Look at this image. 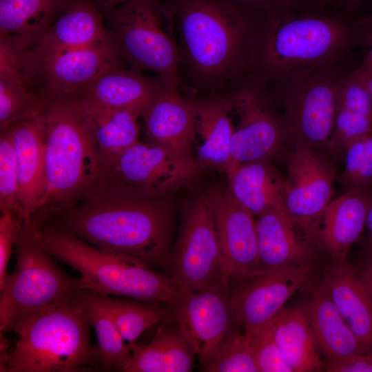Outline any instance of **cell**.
<instances>
[{
  "label": "cell",
  "instance_id": "6da1fadb",
  "mask_svg": "<svg viewBox=\"0 0 372 372\" xmlns=\"http://www.w3.org/2000/svg\"><path fill=\"white\" fill-rule=\"evenodd\" d=\"M342 0H289L256 10L247 74L266 85L340 63L363 21Z\"/></svg>",
  "mask_w": 372,
  "mask_h": 372
},
{
  "label": "cell",
  "instance_id": "7a4b0ae2",
  "mask_svg": "<svg viewBox=\"0 0 372 372\" xmlns=\"http://www.w3.org/2000/svg\"><path fill=\"white\" fill-rule=\"evenodd\" d=\"M47 223L103 250L146 264L169 260L170 208L163 198H149L108 169L69 207Z\"/></svg>",
  "mask_w": 372,
  "mask_h": 372
},
{
  "label": "cell",
  "instance_id": "3957f363",
  "mask_svg": "<svg viewBox=\"0 0 372 372\" xmlns=\"http://www.w3.org/2000/svg\"><path fill=\"white\" fill-rule=\"evenodd\" d=\"M178 54L180 92L222 98L246 73L255 12L227 0H163Z\"/></svg>",
  "mask_w": 372,
  "mask_h": 372
},
{
  "label": "cell",
  "instance_id": "277c9868",
  "mask_svg": "<svg viewBox=\"0 0 372 372\" xmlns=\"http://www.w3.org/2000/svg\"><path fill=\"white\" fill-rule=\"evenodd\" d=\"M90 291L55 304L22 322L9 352L1 342V371L76 372L101 367L89 337L85 305Z\"/></svg>",
  "mask_w": 372,
  "mask_h": 372
},
{
  "label": "cell",
  "instance_id": "5b68a950",
  "mask_svg": "<svg viewBox=\"0 0 372 372\" xmlns=\"http://www.w3.org/2000/svg\"><path fill=\"white\" fill-rule=\"evenodd\" d=\"M25 228L54 258L79 273L81 290L165 304L181 292L172 276L136 258L103 250L47 223Z\"/></svg>",
  "mask_w": 372,
  "mask_h": 372
},
{
  "label": "cell",
  "instance_id": "8992f818",
  "mask_svg": "<svg viewBox=\"0 0 372 372\" xmlns=\"http://www.w3.org/2000/svg\"><path fill=\"white\" fill-rule=\"evenodd\" d=\"M43 120L46 188L27 225L71 206L109 169L70 99L45 102Z\"/></svg>",
  "mask_w": 372,
  "mask_h": 372
},
{
  "label": "cell",
  "instance_id": "52a82bcc",
  "mask_svg": "<svg viewBox=\"0 0 372 372\" xmlns=\"http://www.w3.org/2000/svg\"><path fill=\"white\" fill-rule=\"evenodd\" d=\"M96 2L120 63L154 72L167 90L180 92L178 54L161 0Z\"/></svg>",
  "mask_w": 372,
  "mask_h": 372
},
{
  "label": "cell",
  "instance_id": "ba28073f",
  "mask_svg": "<svg viewBox=\"0 0 372 372\" xmlns=\"http://www.w3.org/2000/svg\"><path fill=\"white\" fill-rule=\"evenodd\" d=\"M15 247V269L0 288L1 335L14 331L28 318L82 291L77 279L65 273L21 224Z\"/></svg>",
  "mask_w": 372,
  "mask_h": 372
},
{
  "label": "cell",
  "instance_id": "9c48e42d",
  "mask_svg": "<svg viewBox=\"0 0 372 372\" xmlns=\"http://www.w3.org/2000/svg\"><path fill=\"white\" fill-rule=\"evenodd\" d=\"M342 62L308 75L266 85L281 107L287 137L311 148L330 140L334 128L338 92L348 73Z\"/></svg>",
  "mask_w": 372,
  "mask_h": 372
},
{
  "label": "cell",
  "instance_id": "30bf717a",
  "mask_svg": "<svg viewBox=\"0 0 372 372\" xmlns=\"http://www.w3.org/2000/svg\"><path fill=\"white\" fill-rule=\"evenodd\" d=\"M221 99L238 117L231 141L232 161L227 174L240 164L265 160L287 138L271 92L256 78L242 75Z\"/></svg>",
  "mask_w": 372,
  "mask_h": 372
},
{
  "label": "cell",
  "instance_id": "8fae6325",
  "mask_svg": "<svg viewBox=\"0 0 372 372\" xmlns=\"http://www.w3.org/2000/svg\"><path fill=\"white\" fill-rule=\"evenodd\" d=\"M169 260L170 276L181 291H229L230 279L207 195L187 209L175 250Z\"/></svg>",
  "mask_w": 372,
  "mask_h": 372
},
{
  "label": "cell",
  "instance_id": "7c38bea8",
  "mask_svg": "<svg viewBox=\"0 0 372 372\" xmlns=\"http://www.w3.org/2000/svg\"><path fill=\"white\" fill-rule=\"evenodd\" d=\"M17 57L29 87L45 102L71 99L107 67L121 65L111 50L99 46Z\"/></svg>",
  "mask_w": 372,
  "mask_h": 372
},
{
  "label": "cell",
  "instance_id": "4fadbf2b",
  "mask_svg": "<svg viewBox=\"0 0 372 372\" xmlns=\"http://www.w3.org/2000/svg\"><path fill=\"white\" fill-rule=\"evenodd\" d=\"M309 263L259 269L231 284L228 302L236 326L247 331L273 319L305 282Z\"/></svg>",
  "mask_w": 372,
  "mask_h": 372
},
{
  "label": "cell",
  "instance_id": "5bb4252c",
  "mask_svg": "<svg viewBox=\"0 0 372 372\" xmlns=\"http://www.w3.org/2000/svg\"><path fill=\"white\" fill-rule=\"evenodd\" d=\"M110 169L143 195L157 199L191 183L198 174L199 165L193 155L138 141Z\"/></svg>",
  "mask_w": 372,
  "mask_h": 372
},
{
  "label": "cell",
  "instance_id": "9a60e30c",
  "mask_svg": "<svg viewBox=\"0 0 372 372\" xmlns=\"http://www.w3.org/2000/svg\"><path fill=\"white\" fill-rule=\"evenodd\" d=\"M224 289L181 291L166 304L172 322L196 352L200 364L206 362L235 326Z\"/></svg>",
  "mask_w": 372,
  "mask_h": 372
},
{
  "label": "cell",
  "instance_id": "2e32d148",
  "mask_svg": "<svg viewBox=\"0 0 372 372\" xmlns=\"http://www.w3.org/2000/svg\"><path fill=\"white\" fill-rule=\"evenodd\" d=\"M287 167L283 205L309 236L331 201L334 172L313 148L304 145H296L289 155Z\"/></svg>",
  "mask_w": 372,
  "mask_h": 372
},
{
  "label": "cell",
  "instance_id": "e0dca14e",
  "mask_svg": "<svg viewBox=\"0 0 372 372\" xmlns=\"http://www.w3.org/2000/svg\"><path fill=\"white\" fill-rule=\"evenodd\" d=\"M207 196L231 285L258 270L256 221L229 190Z\"/></svg>",
  "mask_w": 372,
  "mask_h": 372
},
{
  "label": "cell",
  "instance_id": "ac0fdd59",
  "mask_svg": "<svg viewBox=\"0 0 372 372\" xmlns=\"http://www.w3.org/2000/svg\"><path fill=\"white\" fill-rule=\"evenodd\" d=\"M44 109L8 129L19 172L17 219L23 225L29 223L46 188Z\"/></svg>",
  "mask_w": 372,
  "mask_h": 372
},
{
  "label": "cell",
  "instance_id": "d6986e66",
  "mask_svg": "<svg viewBox=\"0 0 372 372\" xmlns=\"http://www.w3.org/2000/svg\"><path fill=\"white\" fill-rule=\"evenodd\" d=\"M93 46L108 48L116 54L96 2L94 0H69L39 43L24 52L33 56H42L60 51Z\"/></svg>",
  "mask_w": 372,
  "mask_h": 372
},
{
  "label": "cell",
  "instance_id": "ffe728a7",
  "mask_svg": "<svg viewBox=\"0 0 372 372\" xmlns=\"http://www.w3.org/2000/svg\"><path fill=\"white\" fill-rule=\"evenodd\" d=\"M147 141L192 155L196 139V102L180 92L165 90L142 115Z\"/></svg>",
  "mask_w": 372,
  "mask_h": 372
},
{
  "label": "cell",
  "instance_id": "44dd1931",
  "mask_svg": "<svg viewBox=\"0 0 372 372\" xmlns=\"http://www.w3.org/2000/svg\"><path fill=\"white\" fill-rule=\"evenodd\" d=\"M165 90V85L157 76H147L113 63L71 99H87L141 116L153 99Z\"/></svg>",
  "mask_w": 372,
  "mask_h": 372
},
{
  "label": "cell",
  "instance_id": "7402d4cb",
  "mask_svg": "<svg viewBox=\"0 0 372 372\" xmlns=\"http://www.w3.org/2000/svg\"><path fill=\"white\" fill-rule=\"evenodd\" d=\"M68 99L75 105L99 156L108 168L139 141V114L87 99Z\"/></svg>",
  "mask_w": 372,
  "mask_h": 372
},
{
  "label": "cell",
  "instance_id": "603a6c76",
  "mask_svg": "<svg viewBox=\"0 0 372 372\" xmlns=\"http://www.w3.org/2000/svg\"><path fill=\"white\" fill-rule=\"evenodd\" d=\"M297 225L283 203L259 216L256 221L258 270L309 263L312 250L308 242L298 236Z\"/></svg>",
  "mask_w": 372,
  "mask_h": 372
},
{
  "label": "cell",
  "instance_id": "cb8c5ba5",
  "mask_svg": "<svg viewBox=\"0 0 372 372\" xmlns=\"http://www.w3.org/2000/svg\"><path fill=\"white\" fill-rule=\"evenodd\" d=\"M322 287L360 344L372 351V298L356 268L333 264Z\"/></svg>",
  "mask_w": 372,
  "mask_h": 372
},
{
  "label": "cell",
  "instance_id": "d4e9b609",
  "mask_svg": "<svg viewBox=\"0 0 372 372\" xmlns=\"http://www.w3.org/2000/svg\"><path fill=\"white\" fill-rule=\"evenodd\" d=\"M69 0H0V40L18 51L34 48Z\"/></svg>",
  "mask_w": 372,
  "mask_h": 372
},
{
  "label": "cell",
  "instance_id": "484cf974",
  "mask_svg": "<svg viewBox=\"0 0 372 372\" xmlns=\"http://www.w3.org/2000/svg\"><path fill=\"white\" fill-rule=\"evenodd\" d=\"M313 292L300 308L319 351L327 359L326 364L368 351L343 319L322 285Z\"/></svg>",
  "mask_w": 372,
  "mask_h": 372
},
{
  "label": "cell",
  "instance_id": "4316f807",
  "mask_svg": "<svg viewBox=\"0 0 372 372\" xmlns=\"http://www.w3.org/2000/svg\"><path fill=\"white\" fill-rule=\"evenodd\" d=\"M371 198L366 189H351L331 200L325 208L318 234L333 264L347 261L350 247L366 226Z\"/></svg>",
  "mask_w": 372,
  "mask_h": 372
},
{
  "label": "cell",
  "instance_id": "83f0119b",
  "mask_svg": "<svg viewBox=\"0 0 372 372\" xmlns=\"http://www.w3.org/2000/svg\"><path fill=\"white\" fill-rule=\"evenodd\" d=\"M197 162L205 167L226 172L232 158L231 141L234 126L226 101L221 98L194 99Z\"/></svg>",
  "mask_w": 372,
  "mask_h": 372
},
{
  "label": "cell",
  "instance_id": "f1b7e54d",
  "mask_svg": "<svg viewBox=\"0 0 372 372\" xmlns=\"http://www.w3.org/2000/svg\"><path fill=\"white\" fill-rule=\"evenodd\" d=\"M272 337L292 372L326 370L314 336L300 307L283 309L269 322Z\"/></svg>",
  "mask_w": 372,
  "mask_h": 372
},
{
  "label": "cell",
  "instance_id": "f546056e",
  "mask_svg": "<svg viewBox=\"0 0 372 372\" xmlns=\"http://www.w3.org/2000/svg\"><path fill=\"white\" fill-rule=\"evenodd\" d=\"M227 176L229 192L254 216L283 203L286 180L265 160L240 164Z\"/></svg>",
  "mask_w": 372,
  "mask_h": 372
},
{
  "label": "cell",
  "instance_id": "4dcf8cb0",
  "mask_svg": "<svg viewBox=\"0 0 372 372\" xmlns=\"http://www.w3.org/2000/svg\"><path fill=\"white\" fill-rule=\"evenodd\" d=\"M130 347L132 357L125 372H188L196 355L175 324L160 327L146 344L135 342Z\"/></svg>",
  "mask_w": 372,
  "mask_h": 372
},
{
  "label": "cell",
  "instance_id": "1f68e13d",
  "mask_svg": "<svg viewBox=\"0 0 372 372\" xmlns=\"http://www.w3.org/2000/svg\"><path fill=\"white\" fill-rule=\"evenodd\" d=\"M372 133V98L363 79L353 70L342 79L338 92L334 128L328 142L345 147L351 141Z\"/></svg>",
  "mask_w": 372,
  "mask_h": 372
},
{
  "label": "cell",
  "instance_id": "d6a6232c",
  "mask_svg": "<svg viewBox=\"0 0 372 372\" xmlns=\"http://www.w3.org/2000/svg\"><path fill=\"white\" fill-rule=\"evenodd\" d=\"M45 106L29 87L14 52L0 41L1 132L40 113Z\"/></svg>",
  "mask_w": 372,
  "mask_h": 372
},
{
  "label": "cell",
  "instance_id": "836d02e7",
  "mask_svg": "<svg viewBox=\"0 0 372 372\" xmlns=\"http://www.w3.org/2000/svg\"><path fill=\"white\" fill-rule=\"evenodd\" d=\"M89 324L96 335V346L101 369L125 371L132 357L131 347L121 335L114 320L99 300L96 293L90 291L85 305Z\"/></svg>",
  "mask_w": 372,
  "mask_h": 372
},
{
  "label": "cell",
  "instance_id": "e575fe53",
  "mask_svg": "<svg viewBox=\"0 0 372 372\" xmlns=\"http://www.w3.org/2000/svg\"><path fill=\"white\" fill-rule=\"evenodd\" d=\"M97 294L129 345L135 343L141 334L149 327L168 321L165 309L160 307L157 303Z\"/></svg>",
  "mask_w": 372,
  "mask_h": 372
},
{
  "label": "cell",
  "instance_id": "d590c367",
  "mask_svg": "<svg viewBox=\"0 0 372 372\" xmlns=\"http://www.w3.org/2000/svg\"><path fill=\"white\" fill-rule=\"evenodd\" d=\"M207 372H258L246 332L234 326L203 364Z\"/></svg>",
  "mask_w": 372,
  "mask_h": 372
},
{
  "label": "cell",
  "instance_id": "8d00e7d4",
  "mask_svg": "<svg viewBox=\"0 0 372 372\" xmlns=\"http://www.w3.org/2000/svg\"><path fill=\"white\" fill-rule=\"evenodd\" d=\"M344 148V181L349 190L366 189L372 184V133L351 141Z\"/></svg>",
  "mask_w": 372,
  "mask_h": 372
},
{
  "label": "cell",
  "instance_id": "74e56055",
  "mask_svg": "<svg viewBox=\"0 0 372 372\" xmlns=\"http://www.w3.org/2000/svg\"><path fill=\"white\" fill-rule=\"evenodd\" d=\"M19 172L11 132H1L0 209L10 211L17 218L19 211Z\"/></svg>",
  "mask_w": 372,
  "mask_h": 372
},
{
  "label": "cell",
  "instance_id": "f35d334b",
  "mask_svg": "<svg viewBox=\"0 0 372 372\" xmlns=\"http://www.w3.org/2000/svg\"><path fill=\"white\" fill-rule=\"evenodd\" d=\"M245 331L258 372H292L272 337L269 322Z\"/></svg>",
  "mask_w": 372,
  "mask_h": 372
},
{
  "label": "cell",
  "instance_id": "ab89813d",
  "mask_svg": "<svg viewBox=\"0 0 372 372\" xmlns=\"http://www.w3.org/2000/svg\"><path fill=\"white\" fill-rule=\"evenodd\" d=\"M0 218V288L8 276L7 267L19 229V220L10 211H1Z\"/></svg>",
  "mask_w": 372,
  "mask_h": 372
},
{
  "label": "cell",
  "instance_id": "60d3db41",
  "mask_svg": "<svg viewBox=\"0 0 372 372\" xmlns=\"http://www.w3.org/2000/svg\"><path fill=\"white\" fill-rule=\"evenodd\" d=\"M329 372H372V351H366L345 360L327 364Z\"/></svg>",
  "mask_w": 372,
  "mask_h": 372
},
{
  "label": "cell",
  "instance_id": "b9f144b4",
  "mask_svg": "<svg viewBox=\"0 0 372 372\" xmlns=\"http://www.w3.org/2000/svg\"><path fill=\"white\" fill-rule=\"evenodd\" d=\"M356 270L372 298V245L371 244L366 250L360 267Z\"/></svg>",
  "mask_w": 372,
  "mask_h": 372
},
{
  "label": "cell",
  "instance_id": "7bdbcfd3",
  "mask_svg": "<svg viewBox=\"0 0 372 372\" xmlns=\"http://www.w3.org/2000/svg\"><path fill=\"white\" fill-rule=\"evenodd\" d=\"M242 8L250 10H259L287 1L289 0H227Z\"/></svg>",
  "mask_w": 372,
  "mask_h": 372
},
{
  "label": "cell",
  "instance_id": "ee69618b",
  "mask_svg": "<svg viewBox=\"0 0 372 372\" xmlns=\"http://www.w3.org/2000/svg\"><path fill=\"white\" fill-rule=\"evenodd\" d=\"M353 72L358 76H364L372 72V45L362 63Z\"/></svg>",
  "mask_w": 372,
  "mask_h": 372
},
{
  "label": "cell",
  "instance_id": "f6af8a7d",
  "mask_svg": "<svg viewBox=\"0 0 372 372\" xmlns=\"http://www.w3.org/2000/svg\"><path fill=\"white\" fill-rule=\"evenodd\" d=\"M366 226L370 234L371 245H372V196L369 205V208L366 218Z\"/></svg>",
  "mask_w": 372,
  "mask_h": 372
},
{
  "label": "cell",
  "instance_id": "bcb514c9",
  "mask_svg": "<svg viewBox=\"0 0 372 372\" xmlns=\"http://www.w3.org/2000/svg\"><path fill=\"white\" fill-rule=\"evenodd\" d=\"M359 76L363 79L366 87L372 98V72L364 76Z\"/></svg>",
  "mask_w": 372,
  "mask_h": 372
},
{
  "label": "cell",
  "instance_id": "7dc6e473",
  "mask_svg": "<svg viewBox=\"0 0 372 372\" xmlns=\"http://www.w3.org/2000/svg\"><path fill=\"white\" fill-rule=\"evenodd\" d=\"M344 1H346L357 8H360L361 6H363V5L368 2L369 0H342Z\"/></svg>",
  "mask_w": 372,
  "mask_h": 372
},
{
  "label": "cell",
  "instance_id": "c3c4849f",
  "mask_svg": "<svg viewBox=\"0 0 372 372\" xmlns=\"http://www.w3.org/2000/svg\"><path fill=\"white\" fill-rule=\"evenodd\" d=\"M114 1H125L126 0H114Z\"/></svg>",
  "mask_w": 372,
  "mask_h": 372
}]
</instances>
